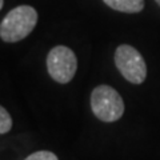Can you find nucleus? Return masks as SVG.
I'll return each instance as SVG.
<instances>
[{
	"label": "nucleus",
	"instance_id": "f257e3e1",
	"mask_svg": "<svg viewBox=\"0 0 160 160\" xmlns=\"http://www.w3.org/2000/svg\"><path fill=\"white\" fill-rule=\"evenodd\" d=\"M38 24V12L31 6H19L11 9L0 24V38L6 43L26 39Z\"/></svg>",
	"mask_w": 160,
	"mask_h": 160
},
{
	"label": "nucleus",
	"instance_id": "f03ea898",
	"mask_svg": "<svg viewBox=\"0 0 160 160\" xmlns=\"http://www.w3.org/2000/svg\"><path fill=\"white\" fill-rule=\"evenodd\" d=\"M91 108L99 120L116 122L124 113V102L120 93L109 86H98L91 93Z\"/></svg>",
	"mask_w": 160,
	"mask_h": 160
},
{
	"label": "nucleus",
	"instance_id": "7ed1b4c3",
	"mask_svg": "<svg viewBox=\"0 0 160 160\" xmlns=\"http://www.w3.org/2000/svg\"><path fill=\"white\" fill-rule=\"evenodd\" d=\"M115 64L122 76L132 84H142L147 78V66L136 48L122 44L115 51Z\"/></svg>",
	"mask_w": 160,
	"mask_h": 160
},
{
	"label": "nucleus",
	"instance_id": "20e7f679",
	"mask_svg": "<svg viewBox=\"0 0 160 160\" xmlns=\"http://www.w3.org/2000/svg\"><path fill=\"white\" fill-rule=\"evenodd\" d=\"M48 73L55 82L67 84L73 79L78 69L76 55L66 46H56L48 52L47 56Z\"/></svg>",
	"mask_w": 160,
	"mask_h": 160
},
{
	"label": "nucleus",
	"instance_id": "39448f33",
	"mask_svg": "<svg viewBox=\"0 0 160 160\" xmlns=\"http://www.w3.org/2000/svg\"><path fill=\"white\" fill-rule=\"evenodd\" d=\"M109 8L119 12L138 13L144 8V0H103Z\"/></svg>",
	"mask_w": 160,
	"mask_h": 160
},
{
	"label": "nucleus",
	"instance_id": "423d86ee",
	"mask_svg": "<svg viewBox=\"0 0 160 160\" xmlns=\"http://www.w3.org/2000/svg\"><path fill=\"white\" fill-rule=\"evenodd\" d=\"M12 128V119L11 115L4 107L0 106V133H7Z\"/></svg>",
	"mask_w": 160,
	"mask_h": 160
},
{
	"label": "nucleus",
	"instance_id": "0eeeda50",
	"mask_svg": "<svg viewBox=\"0 0 160 160\" xmlns=\"http://www.w3.org/2000/svg\"><path fill=\"white\" fill-rule=\"evenodd\" d=\"M24 160H59V159L51 151H38V152L31 153Z\"/></svg>",
	"mask_w": 160,
	"mask_h": 160
},
{
	"label": "nucleus",
	"instance_id": "6e6552de",
	"mask_svg": "<svg viewBox=\"0 0 160 160\" xmlns=\"http://www.w3.org/2000/svg\"><path fill=\"white\" fill-rule=\"evenodd\" d=\"M3 4H4V0H0V9L3 8Z\"/></svg>",
	"mask_w": 160,
	"mask_h": 160
},
{
	"label": "nucleus",
	"instance_id": "1a4fd4ad",
	"mask_svg": "<svg viewBox=\"0 0 160 160\" xmlns=\"http://www.w3.org/2000/svg\"><path fill=\"white\" fill-rule=\"evenodd\" d=\"M155 2H156V3L159 4V6H160V0H155Z\"/></svg>",
	"mask_w": 160,
	"mask_h": 160
}]
</instances>
